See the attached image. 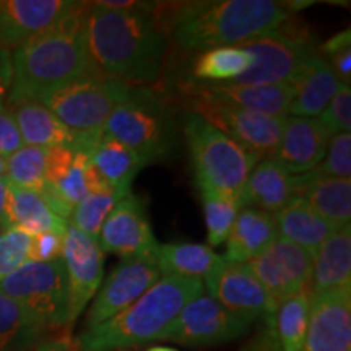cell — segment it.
I'll list each match as a JSON object with an SVG mask.
<instances>
[{
  "label": "cell",
  "mask_w": 351,
  "mask_h": 351,
  "mask_svg": "<svg viewBox=\"0 0 351 351\" xmlns=\"http://www.w3.org/2000/svg\"><path fill=\"white\" fill-rule=\"evenodd\" d=\"M152 5L138 2L114 10L90 2L86 46L96 72L127 85H150L160 78L168 36L153 16Z\"/></svg>",
  "instance_id": "obj_1"
},
{
  "label": "cell",
  "mask_w": 351,
  "mask_h": 351,
  "mask_svg": "<svg viewBox=\"0 0 351 351\" xmlns=\"http://www.w3.org/2000/svg\"><path fill=\"white\" fill-rule=\"evenodd\" d=\"M88 12L90 2H73L56 25L12 52L7 96L12 106L43 104L72 82L96 72L86 46Z\"/></svg>",
  "instance_id": "obj_2"
},
{
  "label": "cell",
  "mask_w": 351,
  "mask_h": 351,
  "mask_svg": "<svg viewBox=\"0 0 351 351\" xmlns=\"http://www.w3.org/2000/svg\"><path fill=\"white\" fill-rule=\"evenodd\" d=\"M165 16H153L166 36L187 52L243 46L275 32L289 19L287 3L275 0H204L165 5Z\"/></svg>",
  "instance_id": "obj_3"
},
{
  "label": "cell",
  "mask_w": 351,
  "mask_h": 351,
  "mask_svg": "<svg viewBox=\"0 0 351 351\" xmlns=\"http://www.w3.org/2000/svg\"><path fill=\"white\" fill-rule=\"evenodd\" d=\"M202 280L186 276H161L134 304L116 317L77 337L80 351H117L160 340L161 333L178 317L182 307L204 295Z\"/></svg>",
  "instance_id": "obj_4"
},
{
  "label": "cell",
  "mask_w": 351,
  "mask_h": 351,
  "mask_svg": "<svg viewBox=\"0 0 351 351\" xmlns=\"http://www.w3.org/2000/svg\"><path fill=\"white\" fill-rule=\"evenodd\" d=\"M182 130L195 171V181L238 202L261 156L247 152L194 112L182 117Z\"/></svg>",
  "instance_id": "obj_5"
},
{
  "label": "cell",
  "mask_w": 351,
  "mask_h": 351,
  "mask_svg": "<svg viewBox=\"0 0 351 351\" xmlns=\"http://www.w3.org/2000/svg\"><path fill=\"white\" fill-rule=\"evenodd\" d=\"M103 134L137 152L148 163L168 158L176 145L171 111L160 96L145 86L132 90L104 124Z\"/></svg>",
  "instance_id": "obj_6"
},
{
  "label": "cell",
  "mask_w": 351,
  "mask_h": 351,
  "mask_svg": "<svg viewBox=\"0 0 351 351\" xmlns=\"http://www.w3.org/2000/svg\"><path fill=\"white\" fill-rule=\"evenodd\" d=\"M0 291L19 302L44 330L69 327V285L62 258L28 261L0 283Z\"/></svg>",
  "instance_id": "obj_7"
},
{
  "label": "cell",
  "mask_w": 351,
  "mask_h": 351,
  "mask_svg": "<svg viewBox=\"0 0 351 351\" xmlns=\"http://www.w3.org/2000/svg\"><path fill=\"white\" fill-rule=\"evenodd\" d=\"M132 90L134 86L124 82L93 72L59 90L43 104L73 134H90L103 129Z\"/></svg>",
  "instance_id": "obj_8"
},
{
  "label": "cell",
  "mask_w": 351,
  "mask_h": 351,
  "mask_svg": "<svg viewBox=\"0 0 351 351\" xmlns=\"http://www.w3.org/2000/svg\"><path fill=\"white\" fill-rule=\"evenodd\" d=\"M241 47L252 56L251 69L232 80L243 85H288L301 65L317 52L309 33L289 19L275 32Z\"/></svg>",
  "instance_id": "obj_9"
},
{
  "label": "cell",
  "mask_w": 351,
  "mask_h": 351,
  "mask_svg": "<svg viewBox=\"0 0 351 351\" xmlns=\"http://www.w3.org/2000/svg\"><path fill=\"white\" fill-rule=\"evenodd\" d=\"M184 99H186L189 112L200 116L215 129H218L254 155L270 158L278 147L287 117L269 116V114L231 106V104L215 103V101Z\"/></svg>",
  "instance_id": "obj_10"
},
{
  "label": "cell",
  "mask_w": 351,
  "mask_h": 351,
  "mask_svg": "<svg viewBox=\"0 0 351 351\" xmlns=\"http://www.w3.org/2000/svg\"><path fill=\"white\" fill-rule=\"evenodd\" d=\"M252 324L231 313L208 295H200L182 307L158 341H174L186 346H215L238 340Z\"/></svg>",
  "instance_id": "obj_11"
},
{
  "label": "cell",
  "mask_w": 351,
  "mask_h": 351,
  "mask_svg": "<svg viewBox=\"0 0 351 351\" xmlns=\"http://www.w3.org/2000/svg\"><path fill=\"white\" fill-rule=\"evenodd\" d=\"M103 252H112L122 261H142L156 265L160 243L153 234L143 200L127 194L109 213L98 236Z\"/></svg>",
  "instance_id": "obj_12"
},
{
  "label": "cell",
  "mask_w": 351,
  "mask_h": 351,
  "mask_svg": "<svg viewBox=\"0 0 351 351\" xmlns=\"http://www.w3.org/2000/svg\"><path fill=\"white\" fill-rule=\"evenodd\" d=\"M313 254L280 236L261 256L247 262V267L276 306L300 293H309L307 288L313 278Z\"/></svg>",
  "instance_id": "obj_13"
},
{
  "label": "cell",
  "mask_w": 351,
  "mask_h": 351,
  "mask_svg": "<svg viewBox=\"0 0 351 351\" xmlns=\"http://www.w3.org/2000/svg\"><path fill=\"white\" fill-rule=\"evenodd\" d=\"M208 296L231 313L254 324L257 319L274 322L276 302L258 283L247 263L221 261L204 280Z\"/></svg>",
  "instance_id": "obj_14"
},
{
  "label": "cell",
  "mask_w": 351,
  "mask_h": 351,
  "mask_svg": "<svg viewBox=\"0 0 351 351\" xmlns=\"http://www.w3.org/2000/svg\"><path fill=\"white\" fill-rule=\"evenodd\" d=\"M62 261L69 285V326H72L103 283L104 252L98 241L69 226L64 236Z\"/></svg>",
  "instance_id": "obj_15"
},
{
  "label": "cell",
  "mask_w": 351,
  "mask_h": 351,
  "mask_svg": "<svg viewBox=\"0 0 351 351\" xmlns=\"http://www.w3.org/2000/svg\"><path fill=\"white\" fill-rule=\"evenodd\" d=\"M161 278L156 265L142 261H122L104 280L93 298L85 317V327L91 328L116 317L134 304Z\"/></svg>",
  "instance_id": "obj_16"
},
{
  "label": "cell",
  "mask_w": 351,
  "mask_h": 351,
  "mask_svg": "<svg viewBox=\"0 0 351 351\" xmlns=\"http://www.w3.org/2000/svg\"><path fill=\"white\" fill-rule=\"evenodd\" d=\"M304 351H351V287L309 293Z\"/></svg>",
  "instance_id": "obj_17"
},
{
  "label": "cell",
  "mask_w": 351,
  "mask_h": 351,
  "mask_svg": "<svg viewBox=\"0 0 351 351\" xmlns=\"http://www.w3.org/2000/svg\"><path fill=\"white\" fill-rule=\"evenodd\" d=\"M181 93L184 98L215 101V103L231 104L251 109L276 117H288L291 90L288 85H243L236 82H197L182 83Z\"/></svg>",
  "instance_id": "obj_18"
},
{
  "label": "cell",
  "mask_w": 351,
  "mask_h": 351,
  "mask_svg": "<svg viewBox=\"0 0 351 351\" xmlns=\"http://www.w3.org/2000/svg\"><path fill=\"white\" fill-rule=\"evenodd\" d=\"M73 7L70 0H0V49H19Z\"/></svg>",
  "instance_id": "obj_19"
},
{
  "label": "cell",
  "mask_w": 351,
  "mask_h": 351,
  "mask_svg": "<svg viewBox=\"0 0 351 351\" xmlns=\"http://www.w3.org/2000/svg\"><path fill=\"white\" fill-rule=\"evenodd\" d=\"M330 135L317 119L287 117L282 138L270 158L291 176L314 171L326 156Z\"/></svg>",
  "instance_id": "obj_20"
},
{
  "label": "cell",
  "mask_w": 351,
  "mask_h": 351,
  "mask_svg": "<svg viewBox=\"0 0 351 351\" xmlns=\"http://www.w3.org/2000/svg\"><path fill=\"white\" fill-rule=\"evenodd\" d=\"M301 184L302 176L287 173L274 158H262L249 174L238 205L239 208H256L274 215L298 197Z\"/></svg>",
  "instance_id": "obj_21"
},
{
  "label": "cell",
  "mask_w": 351,
  "mask_h": 351,
  "mask_svg": "<svg viewBox=\"0 0 351 351\" xmlns=\"http://www.w3.org/2000/svg\"><path fill=\"white\" fill-rule=\"evenodd\" d=\"M341 82L326 59L315 52L301 65L288 83L291 90L288 116L315 119L335 96Z\"/></svg>",
  "instance_id": "obj_22"
},
{
  "label": "cell",
  "mask_w": 351,
  "mask_h": 351,
  "mask_svg": "<svg viewBox=\"0 0 351 351\" xmlns=\"http://www.w3.org/2000/svg\"><path fill=\"white\" fill-rule=\"evenodd\" d=\"M278 238L275 217L256 208H241L226 239V256L231 263H247Z\"/></svg>",
  "instance_id": "obj_23"
},
{
  "label": "cell",
  "mask_w": 351,
  "mask_h": 351,
  "mask_svg": "<svg viewBox=\"0 0 351 351\" xmlns=\"http://www.w3.org/2000/svg\"><path fill=\"white\" fill-rule=\"evenodd\" d=\"M274 217L280 238L300 245L313 256L317 254L328 236L337 231L301 197L289 200Z\"/></svg>",
  "instance_id": "obj_24"
},
{
  "label": "cell",
  "mask_w": 351,
  "mask_h": 351,
  "mask_svg": "<svg viewBox=\"0 0 351 351\" xmlns=\"http://www.w3.org/2000/svg\"><path fill=\"white\" fill-rule=\"evenodd\" d=\"M91 165L109 187L129 194L132 181L145 166L150 165L142 155L108 135L101 134L88 152Z\"/></svg>",
  "instance_id": "obj_25"
},
{
  "label": "cell",
  "mask_w": 351,
  "mask_h": 351,
  "mask_svg": "<svg viewBox=\"0 0 351 351\" xmlns=\"http://www.w3.org/2000/svg\"><path fill=\"white\" fill-rule=\"evenodd\" d=\"M298 197L304 199L335 230L351 226V179L315 178L313 173L302 174Z\"/></svg>",
  "instance_id": "obj_26"
},
{
  "label": "cell",
  "mask_w": 351,
  "mask_h": 351,
  "mask_svg": "<svg viewBox=\"0 0 351 351\" xmlns=\"http://www.w3.org/2000/svg\"><path fill=\"white\" fill-rule=\"evenodd\" d=\"M351 287V226L337 230L314 256L309 293Z\"/></svg>",
  "instance_id": "obj_27"
},
{
  "label": "cell",
  "mask_w": 351,
  "mask_h": 351,
  "mask_svg": "<svg viewBox=\"0 0 351 351\" xmlns=\"http://www.w3.org/2000/svg\"><path fill=\"white\" fill-rule=\"evenodd\" d=\"M10 226L32 236L41 232L65 236L69 221L59 217L39 192L12 186L8 202V228Z\"/></svg>",
  "instance_id": "obj_28"
},
{
  "label": "cell",
  "mask_w": 351,
  "mask_h": 351,
  "mask_svg": "<svg viewBox=\"0 0 351 351\" xmlns=\"http://www.w3.org/2000/svg\"><path fill=\"white\" fill-rule=\"evenodd\" d=\"M13 117L19 125L21 140L26 147L54 148L70 147L75 142V134L41 103H21L13 106Z\"/></svg>",
  "instance_id": "obj_29"
},
{
  "label": "cell",
  "mask_w": 351,
  "mask_h": 351,
  "mask_svg": "<svg viewBox=\"0 0 351 351\" xmlns=\"http://www.w3.org/2000/svg\"><path fill=\"white\" fill-rule=\"evenodd\" d=\"M221 257L212 247L197 243L161 244L156 267L161 276L178 275L186 278H207Z\"/></svg>",
  "instance_id": "obj_30"
},
{
  "label": "cell",
  "mask_w": 351,
  "mask_h": 351,
  "mask_svg": "<svg viewBox=\"0 0 351 351\" xmlns=\"http://www.w3.org/2000/svg\"><path fill=\"white\" fill-rule=\"evenodd\" d=\"M44 332L19 302L0 291V351H34Z\"/></svg>",
  "instance_id": "obj_31"
},
{
  "label": "cell",
  "mask_w": 351,
  "mask_h": 351,
  "mask_svg": "<svg viewBox=\"0 0 351 351\" xmlns=\"http://www.w3.org/2000/svg\"><path fill=\"white\" fill-rule=\"evenodd\" d=\"M252 56L241 46H221L197 57L192 75L197 82H232L247 72Z\"/></svg>",
  "instance_id": "obj_32"
},
{
  "label": "cell",
  "mask_w": 351,
  "mask_h": 351,
  "mask_svg": "<svg viewBox=\"0 0 351 351\" xmlns=\"http://www.w3.org/2000/svg\"><path fill=\"white\" fill-rule=\"evenodd\" d=\"M307 322L309 293H300L276 306L274 328L282 351H304Z\"/></svg>",
  "instance_id": "obj_33"
},
{
  "label": "cell",
  "mask_w": 351,
  "mask_h": 351,
  "mask_svg": "<svg viewBox=\"0 0 351 351\" xmlns=\"http://www.w3.org/2000/svg\"><path fill=\"white\" fill-rule=\"evenodd\" d=\"M52 189L60 197V200L73 210V207H77L86 197L112 187H109L108 182L93 168L88 153L75 152V160H73L72 168L59 182L52 186Z\"/></svg>",
  "instance_id": "obj_34"
},
{
  "label": "cell",
  "mask_w": 351,
  "mask_h": 351,
  "mask_svg": "<svg viewBox=\"0 0 351 351\" xmlns=\"http://www.w3.org/2000/svg\"><path fill=\"white\" fill-rule=\"evenodd\" d=\"M125 195V192L116 191V189H108V191L86 197L77 207H73L72 215L69 218V226L75 228L77 231L98 241L99 231L109 217V213L116 207L117 202L124 199Z\"/></svg>",
  "instance_id": "obj_35"
},
{
  "label": "cell",
  "mask_w": 351,
  "mask_h": 351,
  "mask_svg": "<svg viewBox=\"0 0 351 351\" xmlns=\"http://www.w3.org/2000/svg\"><path fill=\"white\" fill-rule=\"evenodd\" d=\"M46 150L39 147H23L7 158V176L12 186L41 192L47 186Z\"/></svg>",
  "instance_id": "obj_36"
},
{
  "label": "cell",
  "mask_w": 351,
  "mask_h": 351,
  "mask_svg": "<svg viewBox=\"0 0 351 351\" xmlns=\"http://www.w3.org/2000/svg\"><path fill=\"white\" fill-rule=\"evenodd\" d=\"M200 192L202 204H204L205 223L208 232V247H217L228 239L236 215L239 212V205L236 200L228 199L219 192L213 191L207 186L197 184Z\"/></svg>",
  "instance_id": "obj_37"
},
{
  "label": "cell",
  "mask_w": 351,
  "mask_h": 351,
  "mask_svg": "<svg viewBox=\"0 0 351 351\" xmlns=\"http://www.w3.org/2000/svg\"><path fill=\"white\" fill-rule=\"evenodd\" d=\"M32 234L19 228L0 231V283L29 261Z\"/></svg>",
  "instance_id": "obj_38"
},
{
  "label": "cell",
  "mask_w": 351,
  "mask_h": 351,
  "mask_svg": "<svg viewBox=\"0 0 351 351\" xmlns=\"http://www.w3.org/2000/svg\"><path fill=\"white\" fill-rule=\"evenodd\" d=\"M311 173L315 178L351 179V134L332 135L322 163Z\"/></svg>",
  "instance_id": "obj_39"
},
{
  "label": "cell",
  "mask_w": 351,
  "mask_h": 351,
  "mask_svg": "<svg viewBox=\"0 0 351 351\" xmlns=\"http://www.w3.org/2000/svg\"><path fill=\"white\" fill-rule=\"evenodd\" d=\"M328 135L350 134L351 130V86L350 83H341L337 93L327 104V108L315 117Z\"/></svg>",
  "instance_id": "obj_40"
},
{
  "label": "cell",
  "mask_w": 351,
  "mask_h": 351,
  "mask_svg": "<svg viewBox=\"0 0 351 351\" xmlns=\"http://www.w3.org/2000/svg\"><path fill=\"white\" fill-rule=\"evenodd\" d=\"M64 236L56 232H41L32 236L29 247V261L33 262H52L62 258Z\"/></svg>",
  "instance_id": "obj_41"
},
{
  "label": "cell",
  "mask_w": 351,
  "mask_h": 351,
  "mask_svg": "<svg viewBox=\"0 0 351 351\" xmlns=\"http://www.w3.org/2000/svg\"><path fill=\"white\" fill-rule=\"evenodd\" d=\"M75 160V152L70 147H54L46 150V179L49 186L59 182Z\"/></svg>",
  "instance_id": "obj_42"
},
{
  "label": "cell",
  "mask_w": 351,
  "mask_h": 351,
  "mask_svg": "<svg viewBox=\"0 0 351 351\" xmlns=\"http://www.w3.org/2000/svg\"><path fill=\"white\" fill-rule=\"evenodd\" d=\"M23 147L19 125L10 109H0V156L10 158Z\"/></svg>",
  "instance_id": "obj_43"
},
{
  "label": "cell",
  "mask_w": 351,
  "mask_h": 351,
  "mask_svg": "<svg viewBox=\"0 0 351 351\" xmlns=\"http://www.w3.org/2000/svg\"><path fill=\"white\" fill-rule=\"evenodd\" d=\"M12 83V60L10 52L0 49V109L5 108V99Z\"/></svg>",
  "instance_id": "obj_44"
},
{
  "label": "cell",
  "mask_w": 351,
  "mask_h": 351,
  "mask_svg": "<svg viewBox=\"0 0 351 351\" xmlns=\"http://www.w3.org/2000/svg\"><path fill=\"white\" fill-rule=\"evenodd\" d=\"M34 351H80L77 346V341L69 333H64L60 337H52V339L41 340Z\"/></svg>",
  "instance_id": "obj_45"
},
{
  "label": "cell",
  "mask_w": 351,
  "mask_h": 351,
  "mask_svg": "<svg viewBox=\"0 0 351 351\" xmlns=\"http://www.w3.org/2000/svg\"><path fill=\"white\" fill-rule=\"evenodd\" d=\"M10 187L7 178L0 179V231L8 228V202H10Z\"/></svg>",
  "instance_id": "obj_46"
},
{
  "label": "cell",
  "mask_w": 351,
  "mask_h": 351,
  "mask_svg": "<svg viewBox=\"0 0 351 351\" xmlns=\"http://www.w3.org/2000/svg\"><path fill=\"white\" fill-rule=\"evenodd\" d=\"M345 46H351L350 29H345V32H340L339 34H335V36H332L330 39H327L326 43L320 44L319 51L322 52L324 56H328V54H330V52L337 51V49H341V47H345Z\"/></svg>",
  "instance_id": "obj_47"
},
{
  "label": "cell",
  "mask_w": 351,
  "mask_h": 351,
  "mask_svg": "<svg viewBox=\"0 0 351 351\" xmlns=\"http://www.w3.org/2000/svg\"><path fill=\"white\" fill-rule=\"evenodd\" d=\"M7 176V160L0 156V179Z\"/></svg>",
  "instance_id": "obj_48"
},
{
  "label": "cell",
  "mask_w": 351,
  "mask_h": 351,
  "mask_svg": "<svg viewBox=\"0 0 351 351\" xmlns=\"http://www.w3.org/2000/svg\"><path fill=\"white\" fill-rule=\"evenodd\" d=\"M147 351H179V350L171 348V346H150Z\"/></svg>",
  "instance_id": "obj_49"
},
{
  "label": "cell",
  "mask_w": 351,
  "mask_h": 351,
  "mask_svg": "<svg viewBox=\"0 0 351 351\" xmlns=\"http://www.w3.org/2000/svg\"><path fill=\"white\" fill-rule=\"evenodd\" d=\"M121 351H124V350H121Z\"/></svg>",
  "instance_id": "obj_50"
}]
</instances>
